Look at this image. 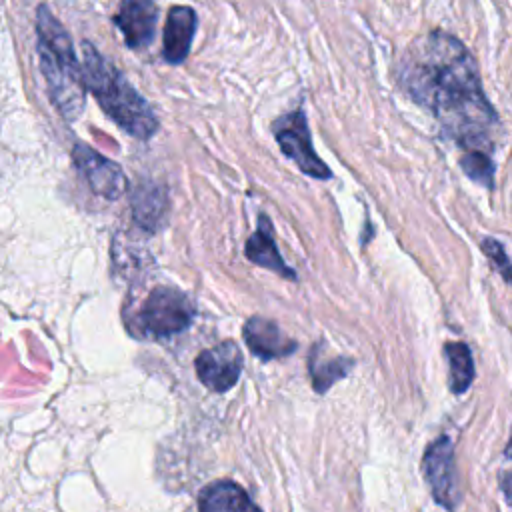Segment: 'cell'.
Masks as SVG:
<instances>
[{"mask_svg": "<svg viewBox=\"0 0 512 512\" xmlns=\"http://www.w3.org/2000/svg\"><path fill=\"white\" fill-rule=\"evenodd\" d=\"M400 80L464 152L490 154L496 114L482 92L476 60L458 38L438 30L418 38L402 60Z\"/></svg>", "mask_w": 512, "mask_h": 512, "instance_id": "1", "label": "cell"}, {"mask_svg": "<svg viewBox=\"0 0 512 512\" xmlns=\"http://www.w3.org/2000/svg\"><path fill=\"white\" fill-rule=\"evenodd\" d=\"M36 32L40 68L46 78L50 98L66 120H74L84 108L86 86L82 80V66L76 60L72 48V40L46 6L38 8Z\"/></svg>", "mask_w": 512, "mask_h": 512, "instance_id": "2", "label": "cell"}, {"mask_svg": "<svg viewBox=\"0 0 512 512\" xmlns=\"http://www.w3.org/2000/svg\"><path fill=\"white\" fill-rule=\"evenodd\" d=\"M82 80L96 96L102 110L120 128L140 140H146L156 132L158 122L148 102L88 42L82 44Z\"/></svg>", "mask_w": 512, "mask_h": 512, "instance_id": "3", "label": "cell"}, {"mask_svg": "<svg viewBox=\"0 0 512 512\" xmlns=\"http://www.w3.org/2000/svg\"><path fill=\"white\" fill-rule=\"evenodd\" d=\"M194 318V304L190 298L170 286L154 288L142 302L134 330L142 338H170L184 332Z\"/></svg>", "mask_w": 512, "mask_h": 512, "instance_id": "4", "label": "cell"}, {"mask_svg": "<svg viewBox=\"0 0 512 512\" xmlns=\"http://www.w3.org/2000/svg\"><path fill=\"white\" fill-rule=\"evenodd\" d=\"M272 130L284 156L290 158L304 174L318 180H328L332 176L330 168L314 152V146L310 142V130L302 110H292L280 116L274 122Z\"/></svg>", "mask_w": 512, "mask_h": 512, "instance_id": "5", "label": "cell"}, {"mask_svg": "<svg viewBox=\"0 0 512 512\" xmlns=\"http://www.w3.org/2000/svg\"><path fill=\"white\" fill-rule=\"evenodd\" d=\"M72 158L78 170L82 172V176L86 178V182L90 184V188L98 196L106 200H116L126 192L128 182L120 166L108 160L106 156L98 154L96 150H92L88 144L78 142L72 150Z\"/></svg>", "mask_w": 512, "mask_h": 512, "instance_id": "6", "label": "cell"}, {"mask_svg": "<svg viewBox=\"0 0 512 512\" xmlns=\"http://www.w3.org/2000/svg\"><path fill=\"white\" fill-rule=\"evenodd\" d=\"M242 370V354L236 342L226 340L208 348L196 358V374L200 382L212 392L230 390Z\"/></svg>", "mask_w": 512, "mask_h": 512, "instance_id": "7", "label": "cell"}, {"mask_svg": "<svg viewBox=\"0 0 512 512\" xmlns=\"http://www.w3.org/2000/svg\"><path fill=\"white\" fill-rule=\"evenodd\" d=\"M422 470L432 490V496L438 504L448 510H454L456 504V488H454V448L448 436H440L434 440L424 458Z\"/></svg>", "mask_w": 512, "mask_h": 512, "instance_id": "8", "label": "cell"}, {"mask_svg": "<svg viewBox=\"0 0 512 512\" xmlns=\"http://www.w3.org/2000/svg\"><path fill=\"white\" fill-rule=\"evenodd\" d=\"M156 20L158 8L152 0H122L120 10L114 16L116 26L124 34V42L130 48H144L152 42Z\"/></svg>", "mask_w": 512, "mask_h": 512, "instance_id": "9", "label": "cell"}, {"mask_svg": "<svg viewBox=\"0 0 512 512\" xmlns=\"http://www.w3.org/2000/svg\"><path fill=\"white\" fill-rule=\"evenodd\" d=\"M244 340L250 348V352L254 356H258L260 360H272V358H280V356H288L296 350V342L292 338H288L278 324H274L268 318L262 316H252L246 320L244 324Z\"/></svg>", "mask_w": 512, "mask_h": 512, "instance_id": "10", "label": "cell"}, {"mask_svg": "<svg viewBox=\"0 0 512 512\" xmlns=\"http://www.w3.org/2000/svg\"><path fill=\"white\" fill-rule=\"evenodd\" d=\"M246 258L258 266H264L276 274L286 276L288 280H296V272L284 262L274 242V228L266 214H260L256 232L246 240Z\"/></svg>", "mask_w": 512, "mask_h": 512, "instance_id": "11", "label": "cell"}, {"mask_svg": "<svg viewBox=\"0 0 512 512\" xmlns=\"http://www.w3.org/2000/svg\"><path fill=\"white\" fill-rule=\"evenodd\" d=\"M196 30V12L188 6H174L164 24V58L172 64L182 62L192 44Z\"/></svg>", "mask_w": 512, "mask_h": 512, "instance_id": "12", "label": "cell"}, {"mask_svg": "<svg viewBox=\"0 0 512 512\" xmlns=\"http://www.w3.org/2000/svg\"><path fill=\"white\" fill-rule=\"evenodd\" d=\"M198 512H262L252 504L242 486L220 480L206 486L198 498Z\"/></svg>", "mask_w": 512, "mask_h": 512, "instance_id": "13", "label": "cell"}, {"mask_svg": "<svg viewBox=\"0 0 512 512\" xmlns=\"http://www.w3.org/2000/svg\"><path fill=\"white\" fill-rule=\"evenodd\" d=\"M168 210V196L164 186L156 182H142L132 194V214L140 228L154 232L164 222Z\"/></svg>", "mask_w": 512, "mask_h": 512, "instance_id": "14", "label": "cell"}, {"mask_svg": "<svg viewBox=\"0 0 512 512\" xmlns=\"http://www.w3.org/2000/svg\"><path fill=\"white\" fill-rule=\"evenodd\" d=\"M446 358L450 366V390L454 394H464L474 380L472 352L464 342H448Z\"/></svg>", "mask_w": 512, "mask_h": 512, "instance_id": "15", "label": "cell"}, {"mask_svg": "<svg viewBox=\"0 0 512 512\" xmlns=\"http://www.w3.org/2000/svg\"><path fill=\"white\" fill-rule=\"evenodd\" d=\"M348 360L344 358H336V360H328L318 364L316 360L310 358V376H312V384L316 392H326L336 380H340L346 372H348Z\"/></svg>", "mask_w": 512, "mask_h": 512, "instance_id": "16", "label": "cell"}, {"mask_svg": "<svg viewBox=\"0 0 512 512\" xmlns=\"http://www.w3.org/2000/svg\"><path fill=\"white\" fill-rule=\"evenodd\" d=\"M460 166L466 172L468 178L476 180L482 186H492L494 176V164L490 160V154L486 152H464L460 158Z\"/></svg>", "mask_w": 512, "mask_h": 512, "instance_id": "17", "label": "cell"}, {"mask_svg": "<svg viewBox=\"0 0 512 512\" xmlns=\"http://www.w3.org/2000/svg\"><path fill=\"white\" fill-rule=\"evenodd\" d=\"M482 250H484V254L494 262V266H496V270L502 274V278L512 284V264H510V260H508V256H506L502 244L496 242L494 238H486V240L482 242Z\"/></svg>", "mask_w": 512, "mask_h": 512, "instance_id": "18", "label": "cell"}, {"mask_svg": "<svg viewBox=\"0 0 512 512\" xmlns=\"http://www.w3.org/2000/svg\"><path fill=\"white\" fill-rule=\"evenodd\" d=\"M502 492H504L506 502L512 506V470H508V472L502 476Z\"/></svg>", "mask_w": 512, "mask_h": 512, "instance_id": "19", "label": "cell"}, {"mask_svg": "<svg viewBox=\"0 0 512 512\" xmlns=\"http://www.w3.org/2000/svg\"><path fill=\"white\" fill-rule=\"evenodd\" d=\"M506 458H512V438L508 442V450H506Z\"/></svg>", "mask_w": 512, "mask_h": 512, "instance_id": "20", "label": "cell"}]
</instances>
